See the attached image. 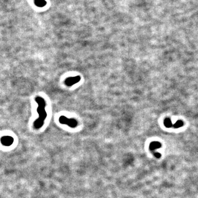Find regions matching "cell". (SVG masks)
Segmentation results:
<instances>
[{"mask_svg": "<svg viewBox=\"0 0 198 198\" xmlns=\"http://www.w3.org/2000/svg\"><path fill=\"white\" fill-rule=\"evenodd\" d=\"M35 101L37 103V112L39 115V117L37 120H35L34 122V128L36 129L41 128L47 117V113L46 112V102L45 99L41 96H37L35 99Z\"/></svg>", "mask_w": 198, "mask_h": 198, "instance_id": "obj_1", "label": "cell"}, {"mask_svg": "<svg viewBox=\"0 0 198 198\" xmlns=\"http://www.w3.org/2000/svg\"><path fill=\"white\" fill-rule=\"evenodd\" d=\"M164 125H165V127H167V128H171L173 126L171 121L169 119V118H167L165 119V121H164Z\"/></svg>", "mask_w": 198, "mask_h": 198, "instance_id": "obj_7", "label": "cell"}, {"mask_svg": "<svg viewBox=\"0 0 198 198\" xmlns=\"http://www.w3.org/2000/svg\"><path fill=\"white\" fill-rule=\"evenodd\" d=\"M161 147V144L158 141H153L149 146V149L151 151H154L156 148H160Z\"/></svg>", "mask_w": 198, "mask_h": 198, "instance_id": "obj_5", "label": "cell"}, {"mask_svg": "<svg viewBox=\"0 0 198 198\" xmlns=\"http://www.w3.org/2000/svg\"><path fill=\"white\" fill-rule=\"evenodd\" d=\"M59 122L62 124H66L71 128H75L78 126L77 121L74 118H68L65 116H61L59 118Z\"/></svg>", "mask_w": 198, "mask_h": 198, "instance_id": "obj_2", "label": "cell"}, {"mask_svg": "<svg viewBox=\"0 0 198 198\" xmlns=\"http://www.w3.org/2000/svg\"><path fill=\"white\" fill-rule=\"evenodd\" d=\"M154 156L155 157H156L157 159H159L161 156V154L159 153H154Z\"/></svg>", "mask_w": 198, "mask_h": 198, "instance_id": "obj_9", "label": "cell"}, {"mask_svg": "<svg viewBox=\"0 0 198 198\" xmlns=\"http://www.w3.org/2000/svg\"><path fill=\"white\" fill-rule=\"evenodd\" d=\"M80 80H81V77L79 75H77L75 77H72L67 78L66 79L65 82L66 86L72 87L74 84L80 82Z\"/></svg>", "mask_w": 198, "mask_h": 198, "instance_id": "obj_3", "label": "cell"}, {"mask_svg": "<svg viewBox=\"0 0 198 198\" xmlns=\"http://www.w3.org/2000/svg\"><path fill=\"white\" fill-rule=\"evenodd\" d=\"M183 126V122L182 121H178L173 124V127L174 128H179Z\"/></svg>", "mask_w": 198, "mask_h": 198, "instance_id": "obj_8", "label": "cell"}, {"mask_svg": "<svg viewBox=\"0 0 198 198\" xmlns=\"http://www.w3.org/2000/svg\"><path fill=\"white\" fill-rule=\"evenodd\" d=\"M1 142L4 146H9L13 143L14 139L13 138L12 136H4L1 138Z\"/></svg>", "mask_w": 198, "mask_h": 198, "instance_id": "obj_4", "label": "cell"}, {"mask_svg": "<svg viewBox=\"0 0 198 198\" xmlns=\"http://www.w3.org/2000/svg\"><path fill=\"white\" fill-rule=\"evenodd\" d=\"M35 4L38 7H42L45 6L46 2L45 0H35Z\"/></svg>", "mask_w": 198, "mask_h": 198, "instance_id": "obj_6", "label": "cell"}]
</instances>
